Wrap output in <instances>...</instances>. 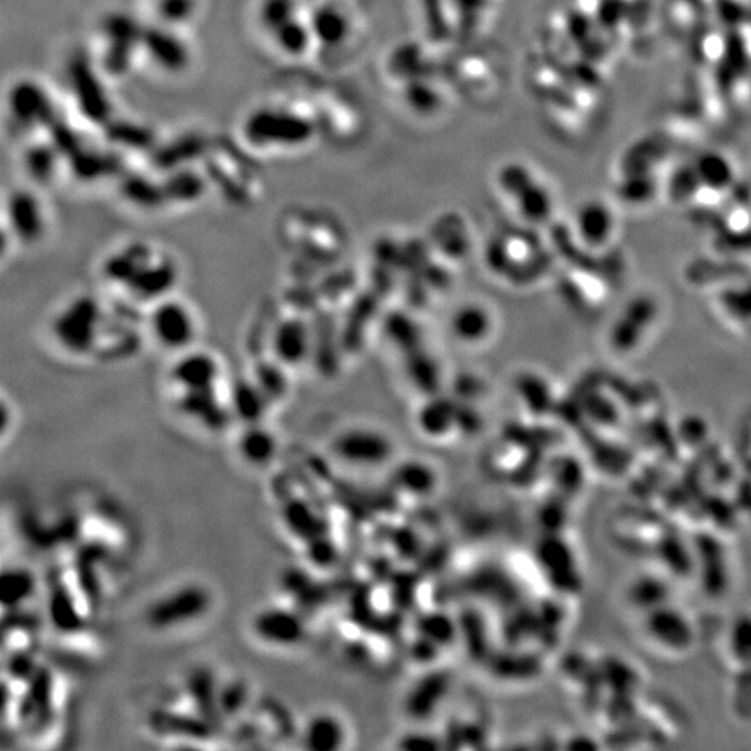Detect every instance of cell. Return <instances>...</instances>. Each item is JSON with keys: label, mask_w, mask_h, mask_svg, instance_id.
Instances as JSON below:
<instances>
[{"label": "cell", "mask_w": 751, "mask_h": 751, "mask_svg": "<svg viewBox=\"0 0 751 751\" xmlns=\"http://www.w3.org/2000/svg\"><path fill=\"white\" fill-rule=\"evenodd\" d=\"M213 604L209 586L188 581L152 600L145 611V621L155 632H173L202 621L213 609Z\"/></svg>", "instance_id": "1"}, {"label": "cell", "mask_w": 751, "mask_h": 751, "mask_svg": "<svg viewBox=\"0 0 751 751\" xmlns=\"http://www.w3.org/2000/svg\"><path fill=\"white\" fill-rule=\"evenodd\" d=\"M199 315L187 301L162 298L152 305L148 331L162 350L183 353L193 348L199 336Z\"/></svg>", "instance_id": "2"}, {"label": "cell", "mask_w": 751, "mask_h": 751, "mask_svg": "<svg viewBox=\"0 0 751 751\" xmlns=\"http://www.w3.org/2000/svg\"><path fill=\"white\" fill-rule=\"evenodd\" d=\"M334 458L353 468H379L395 454L392 435L376 426H348L331 440Z\"/></svg>", "instance_id": "3"}, {"label": "cell", "mask_w": 751, "mask_h": 751, "mask_svg": "<svg viewBox=\"0 0 751 751\" xmlns=\"http://www.w3.org/2000/svg\"><path fill=\"white\" fill-rule=\"evenodd\" d=\"M100 322V306L89 298H79L68 303L60 313L58 324L54 322V338H58L63 350L77 357H86L98 350L100 334L94 327Z\"/></svg>", "instance_id": "4"}, {"label": "cell", "mask_w": 751, "mask_h": 751, "mask_svg": "<svg viewBox=\"0 0 751 751\" xmlns=\"http://www.w3.org/2000/svg\"><path fill=\"white\" fill-rule=\"evenodd\" d=\"M254 639L273 649H294L306 640V618L289 605H268L251 619Z\"/></svg>", "instance_id": "5"}, {"label": "cell", "mask_w": 751, "mask_h": 751, "mask_svg": "<svg viewBox=\"0 0 751 751\" xmlns=\"http://www.w3.org/2000/svg\"><path fill=\"white\" fill-rule=\"evenodd\" d=\"M220 378L221 364L218 359L211 353L199 352L195 348L178 353V359L169 371L171 385L178 393L218 388Z\"/></svg>", "instance_id": "6"}, {"label": "cell", "mask_w": 751, "mask_h": 751, "mask_svg": "<svg viewBox=\"0 0 751 751\" xmlns=\"http://www.w3.org/2000/svg\"><path fill=\"white\" fill-rule=\"evenodd\" d=\"M301 745L308 751H338L348 746L350 732L345 718L329 710H319L301 727Z\"/></svg>", "instance_id": "7"}, {"label": "cell", "mask_w": 751, "mask_h": 751, "mask_svg": "<svg viewBox=\"0 0 751 751\" xmlns=\"http://www.w3.org/2000/svg\"><path fill=\"white\" fill-rule=\"evenodd\" d=\"M235 449L242 463L251 468H265L279 454V437L263 421L242 425Z\"/></svg>", "instance_id": "8"}, {"label": "cell", "mask_w": 751, "mask_h": 751, "mask_svg": "<svg viewBox=\"0 0 751 751\" xmlns=\"http://www.w3.org/2000/svg\"><path fill=\"white\" fill-rule=\"evenodd\" d=\"M230 409L233 418L239 419L242 425L261 423L272 404L270 397L263 392L256 381H239L235 383L230 393Z\"/></svg>", "instance_id": "9"}, {"label": "cell", "mask_w": 751, "mask_h": 751, "mask_svg": "<svg viewBox=\"0 0 751 751\" xmlns=\"http://www.w3.org/2000/svg\"><path fill=\"white\" fill-rule=\"evenodd\" d=\"M13 592L2 593L4 597V604H7L9 600H13V604H20L21 600L25 597H30V593L34 590V581L30 578V574L25 572L16 571L13 574Z\"/></svg>", "instance_id": "10"}]
</instances>
